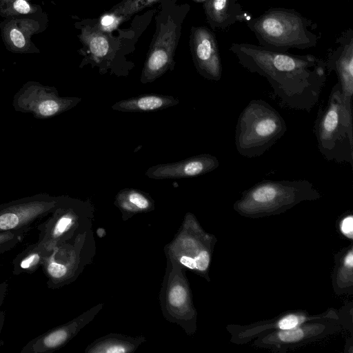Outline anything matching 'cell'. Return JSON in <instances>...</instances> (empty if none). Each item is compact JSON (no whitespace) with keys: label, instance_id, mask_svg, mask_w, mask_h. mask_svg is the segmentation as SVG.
Returning <instances> with one entry per match:
<instances>
[{"label":"cell","instance_id":"1","mask_svg":"<svg viewBox=\"0 0 353 353\" xmlns=\"http://www.w3.org/2000/svg\"><path fill=\"white\" fill-rule=\"evenodd\" d=\"M229 50L242 67L268 80L283 106L309 112L318 103L327 79L322 58L248 43H234Z\"/></svg>","mask_w":353,"mask_h":353},{"label":"cell","instance_id":"2","mask_svg":"<svg viewBox=\"0 0 353 353\" xmlns=\"http://www.w3.org/2000/svg\"><path fill=\"white\" fill-rule=\"evenodd\" d=\"M246 23L259 45L271 50H305L316 46L320 39L315 32L317 24L294 9L270 8Z\"/></svg>","mask_w":353,"mask_h":353},{"label":"cell","instance_id":"3","mask_svg":"<svg viewBox=\"0 0 353 353\" xmlns=\"http://www.w3.org/2000/svg\"><path fill=\"white\" fill-rule=\"evenodd\" d=\"M318 148L327 161L350 163L353 168L352 105L347 104L337 82L314 123Z\"/></svg>","mask_w":353,"mask_h":353},{"label":"cell","instance_id":"4","mask_svg":"<svg viewBox=\"0 0 353 353\" xmlns=\"http://www.w3.org/2000/svg\"><path fill=\"white\" fill-rule=\"evenodd\" d=\"M287 131L279 112L262 99H253L240 113L235 130V145L246 158L259 157L268 150Z\"/></svg>","mask_w":353,"mask_h":353},{"label":"cell","instance_id":"5","mask_svg":"<svg viewBox=\"0 0 353 353\" xmlns=\"http://www.w3.org/2000/svg\"><path fill=\"white\" fill-rule=\"evenodd\" d=\"M319 193L306 179H264L245 191L237 205L248 209H273L289 206L305 199H315Z\"/></svg>","mask_w":353,"mask_h":353},{"label":"cell","instance_id":"6","mask_svg":"<svg viewBox=\"0 0 353 353\" xmlns=\"http://www.w3.org/2000/svg\"><path fill=\"white\" fill-rule=\"evenodd\" d=\"M81 101L78 97L59 96L54 87L30 81L16 92L12 105L17 112L30 113L38 119H47L73 108Z\"/></svg>","mask_w":353,"mask_h":353},{"label":"cell","instance_id":"7","mask_svg":"<svg viewBox=\"0 0 353 353\" xmlns=\"http://www.w3.org/2000/svg\"><path fill=\"white\" fill-rule=\"evenodd\" d=\"M64 197L41 193L1 204L0 232L28 231L35 222L51 214Z\"/></svg>","mask_w":353,"mask_h":353},{"label":"cell","instance_id":"8","mask_svg":"<svg viewBox=\"0 0 353 353\" xmlns=\"http://www.w3.org/2000/svg\"><path fill=\"white\" fill-rule=\"evenodd\" d=\"M179 34V28L172 19L161 24L142 70L140 77L141 83H152L168 70L173 69Z\"/></svg>","mask_w":353,"mask_h":353},{"label":"cell","instance_id":"9","mask_svg":"<svg viewBox=\"0 0 353 353\" xmlns=\"http://www.w3.org/2000/svg\"><path fill=\"white\" fill-rule=\"evenodd\" d=\"M191 48L197 72L205 79L218 81L222 77L221 59L215 34L209 28H192Z\"/></svg>","mask_w":353,"mask_h":353},{"label":"cell","instance_id":"10","mask_svg":"<svg viewBox=\"0 0 353 353\" xmlns=\"http://www.w3.org/2000/svg\"><path fill=\"white\" fill-rule=\"evenodd\" d=\"M326 69L334 71L345 101L352 105L353 96V30H344L328 50Z\"/></svg>","mask_w":353,"mask_h":353},{"label":"cell","instance_id":"11","mask_svg":"<svg viewBox=\"0 0 353 353\" xmlns=\"http://www.w3.org/2000/svg\"><path fill=\"white\" fill-rule=\"evenodd\" d=\"M83 205L81 201L65 196L62 203L45 223L43 236L36 245L46 254L66 239L77 220V210Z\"/></svg>","mask_w":353,"mask_h":353},{"label":"cell","instance_id":"12","mask_svg":"<svg viewBox=\"0 0 353 353\" xmlns=\"http://www.w3.org/2000/svg\"><path fill=\"white\" fill-rule=\"evenodd\" d=\"M219 165L218 159L210 154H201L185 159L161 163L149 168L145 176L152 179H178L209 173Z\"/></svg>","mask_w":353,"mask_h":353},{"label":"cell","instance_id":"13","mask_svg":"<svg viewBox=\"0 0 353 353\" xmlns=\"http://www.w3.org/2000/svg\"><path fill=\"white\" fill-rule=\"evenodd\" d=\"M203 8L208 23L213 29L225 30L238 21L250 18L243 10L239 0H206Z\"/></svg>","mask_w":353,"mask_h":353},{"label":"cell","instance_id":"14","mask_svg":"<svg viewBox=\"0 0 353 353\" xmlns=\"http://www.w3.org/2000/svg\"><path fill=\"white\" fill-rule=\"evenodd\" d=\"M179 103V99L173 96L145 94L119 101L111 108L123 112H145L161 110Z\"/></svg>","mask_w":353,"mask_h":353},{"label":"cell","instance_id":"15","mask_svg":"<svg viewBox=\"0 0 353 353\" xmlns=\"http://www.w3.org/2000/svg\"><path fill=\"white\" fill-rule=\"evenodd\" d=\"M78 325L75 321L49 331L31 342L27 352L41 353L60 347L75 334Z\"/></svg>","mask_w":353,"mask_h":353},{"label":"cell","instance_id":"16","mask_svg":"<svg viewBox=\"0 0 353 353\" xmlns=\"http://www.w3.org/2000/svg\"><path fill=\"white\" fill-rule=\"evenodd\" d=\"M114 204L125 213L145 212L154 208V201L148 194L133 188L120 190L115 197Z\"/></svg>","mask_w":353,"mask_h":353},{"label":"cell","instance_id":"17","mask_svg":"<svg viewBox=\"0 0 353 353\" xmlns=\"http://www.w3.org/2000/svg\"><path fill=\"white\" fill-rule=\"evenodd\" d=\"M81 38L88 47L92 59L97 63L102 62L110 53L109 39L98 27H86L82 32Z\"/></svg>","mask_w":353,"mask_h":353},{"label":"cell","instance_id":"18","mask_svg":"<svg viewBox=\"0 0 353 353\" xmlns=\"http://www.w3.org/2000/svg\"><path fill=\"white\" fill-rule=\"evenodd\" d=\"M46 254L39 249L36 244L28 248L15 258L14 262V273L33 272L41 265Z\"/></svg>","mask_w":353,"mask_h":353},{"label":"cell","instance_id":"19","mask_svg":"<svg viewBox=\"0 0 353 353\" xmlns=\"http://www.w3.org/2000/svg\"><path fill=\"white\" fill-rule=\"evenodd\" d=\"M188 292L182 281H174L168 287L167 301L170 309L179 312L185 307L188 301Z\"/></svg>","mask_w":353,"mask_h":353},{"label":"cell","instance_id":"20","mask_svg":"<svg viewBox=\"0 0 353 353\" xmlns=\"http://www.w3.org/2000/svg\"><path fill=\"white\" fill-rule=\"evenodd\" d=\"M159 1L161 0H123L109 12L123 18L128 17Z\"/></svg>","mask_w":353,"mask_h":353},{"label":"cell","instance_id":"21","mask_svg":"<svg viewBox=\"0 0 353 353\" xmlns=\"http://www.w3.org/2000/svg\"><path fill=\"white\" fill-rule=\"evenodd\" d=\"M132 347L133 346L125 341L114 339L98 343L92 351L105 353H124L129 352Z\"/></svg>","mask_w":353,"mask_h":353},{"label":"cell","instance_id":"22","mask_svg":"<svg viewBox=\"0 0 353 353\" xmlns=\"http://www.w3.org/2000/svg\"><path fill=\"white\" fill-rule=\"evenodd\" d=\"M23 231L0 232V254L12 249L23 236Z\"/></svg>","mask_w":353,"mask_h":353},{"label":"cell","instance_id":"23","mask_svg":"<svg viewBox=\"0 0 353 353\" xmlns=\"http://www.w3.org/2000/svg\"><path fill=\"white\" fill-rule=\"evenodd\" d=\"M123 19L124 18L122 17L108 12V13L101 16L97 27L103 32L111 31L116 28L119 23L123 20Z\"/></svg>","mask_w":353,"mask_h":353},{"label":"cell","instance_id":"24","mask_svg":"<svg viewBox=\"0 0 353 353\" xmlns=\"http://www.w3.org/2000/svg\"><path fill=\"white\" fill-rule=\"evenodd\" d=\"M303 336V332L299 327H293L288 330H283L279 332L278 337L284 342H294L300 340Z\"/></svg>","mask_w":353,"mask_h":353},{"label":"cell","instance_id":"25","mask_svg":"<svg viewBox=\"0 0 353 353\" xmlns=\"http://www.w3.org/2000/svg\"><path fill=\"white\" fill-rule=\"evenodd\" d=\"M304 318L300 316L290 314L283 317L278 323L281 330H288L296 327L303 321Z\"/></svg>","mask_w":353,"mask_h":353},{"label":"cell","instance_id":"26","mask_svg":"<svg viewBox=\"0 0 353 353\" xmlns=\"http://www.w3.org/2000/svg\"><path fill=\"white\" fill-rule=\"evenodd\" d=\"M342 232L349 238L352 237L353 232V218L352 216H348L343 219L341 224Z\"/></svg>","mask_w":353,"mask_h":353},{"label":"cell","instance_id":"27","mask_svg":"<svg viewBox=\"0 0 353 353\" xmlns=\"http://www.w3.org/2000/svg\"><path fill=\"white\" fill-rule=\"evenodd\" d=\"M10 38L13 43L17 48H23L25 45V39L22 33L17 29H12L10 32Z\"/></svg>","mask_w":353,"mask_h":353},{"label":"cell","instance_id":"28","mask_svg":"<svg viewBox=\"0 0 353 353\" xmlns=\"http://www.w3.org/2000/svg\"><path fill=\"white\" fill-rule=\"evenodd\" d=\"M14 8L17 12L22 14H26L30 10V6L25 0H17L14 3Z\"/></svg>","mask_w":353,"mask_h":353},{"label":"cell","instance_id":"29","mask_svg":"<svg viewBox=\"0 0 353 353\" xmlns=\"http://www.w3.org/2000/svg\"><path fill=\"white\" fill-rule=\"evenodd\" d=\"M6 289H7V284L6 283H3L0 285V306L1 305V304L3 303V299L5 296V294L6 292Z\"/></svg>","mask_w":353,"mask_h":353},{"label":"cell","instance_id":"30","mask_svg":"<svg viewBox=\"0 0 353 353\" xmlns=\"http://www.w3.org/2000/svg\"><path fill=\"white\" fill-rule=\"evenodd\" d=\"M345 265L352 268L353 265V254L352 252L350 251V253L346 256L345 259Z\"/></svg>","mask_w":353,"mask_h":353},{"label":"cell","instance_id":"31","mask_svg":"<svg viewBox=\"0 0 353 353\" xmlns=\"http://www.w3.org/2000/svg\"><path fill=\"white\" fill-rule=\"evenodd\" d=\"M3 319H4V314L3 312L0 311V332H1V328L2 326L3 322Z\"/></svg>","mask_w":353,"mask_h":353},{"label":"cell","instance_id":"32","mask_svg":"<svg viewBox=\"0 0 353 353\" xmlns=\"http://www.w3.org/2000/svg\"><path fill=\"white\" fill-rule=\"evenodd\" d=\"M194 1H196V2H205L206 0H193Z\"/></svg>","mask_w":353,"mask_h":353}]
</instances>
